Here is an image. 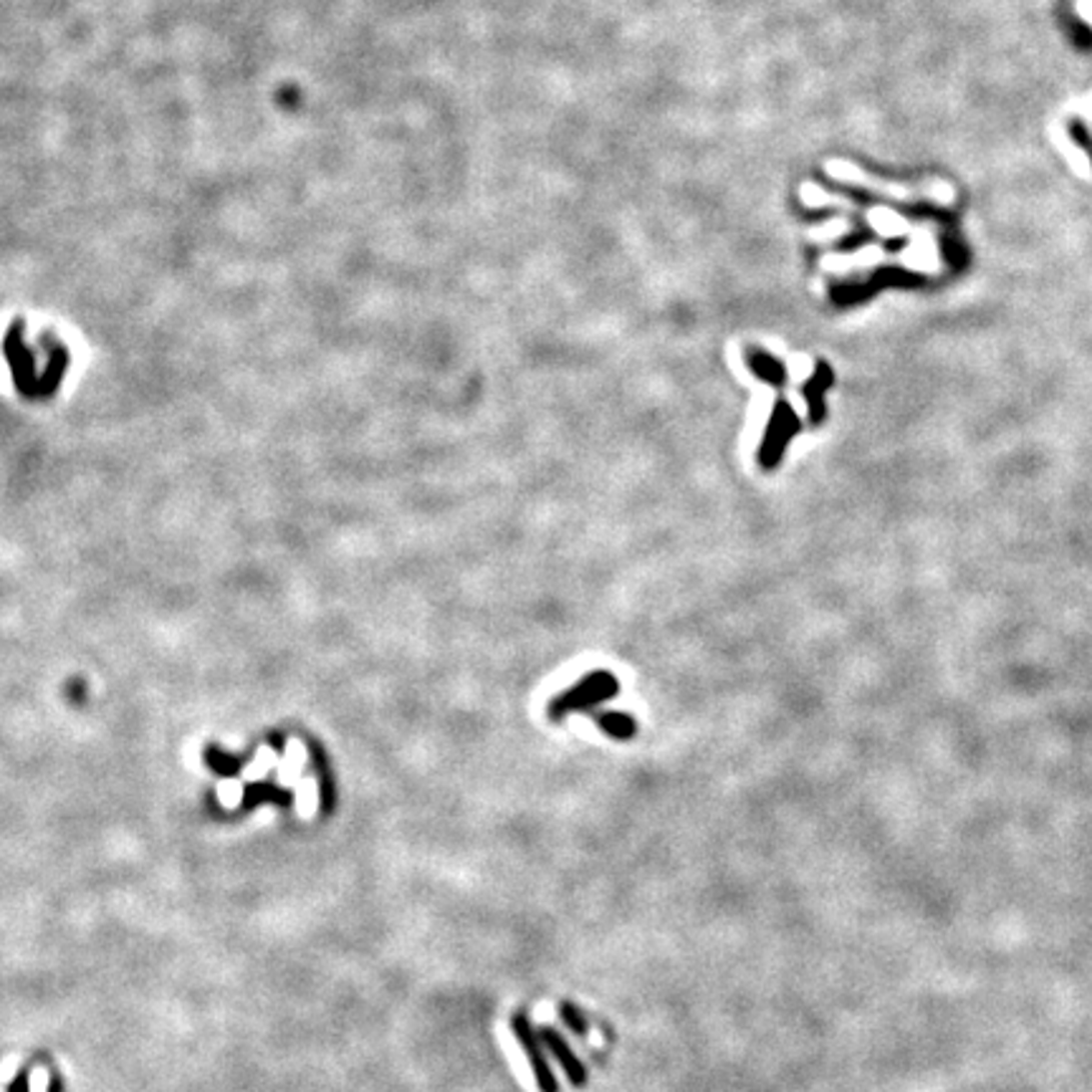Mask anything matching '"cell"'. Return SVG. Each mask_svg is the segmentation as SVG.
Instances as JSON below:
<instances>
[{
  "mask_svg": "<svg viewBox=\"0 0 1092 1092\" xmlns=\"http://www.w3.org/2000/svg\"><path fill=\"white\" fill-rule=\"evenodd\" d=\"M205 762H208V767L213 769L215 774H223V777H235V774L240 772L238 759L228 757V754H220L215 747H210L208 752H205Z\"/></svg>",
  "mask_w": 1092,
  "mask_h": 1092,
  "instance_id": "9",
  "label": "cell"
},
{
  "mask_svg": "<svg viewBox=\"0 0 1092 1092\" xmlns=\"http://www.w3.org/2000/svg\"><path fill=\"white\" fill-rule=\"evenodd\" d=\"M830 382H832V372H827V367L817 369L815 382L812 384L807 382L810 384V387H807V400H810L812 412H815V420H822V415H825V410H822V392L830 387Z\"/></svg>",
  "mask_w": 1092,
  "mask_h": 1092,
  "instance_id": "7",
  "label": "cell"
},
{
  "mask_svg": "<svg viewBox=\"0 0 1092 1092\" xmlns=\"http://www.w3.org/2000/svg\"><path fill=\"white\" fill-rule=\"evenodd\" d=\"M261 802H276L281 807H291L293 794L288 789L276 787V784H248L240 802V810H253Z\"/></svg>",
  "mask_w": 1092,
  "mask_h": 1092,
  "instance_id": "5",
  "label": "cell"
},
{
  "mask_svg": "<svg viewBox=\"0 0 1092 1092\" xmlns=\"http://www.w3.org/2000/svg\"><path fill=\"white\" fill-rule=\"evenodd\" d=\"M794 432H797V420H794L792 410H789L784 402H779L777 412H774L772 417V425H769L767 440H764V450H762L764 465L777 463L779 453H782V448L787 445V440L794 435Z\"/></svg>",
  "mask_w": 1092,
  "mask_h": 1092,
  "instance_id": "4",
  "label": "cell"
},
{
  "mask_svg": "<svg viewBox=\"0 0 1092 1092\" xmlns=\"http://www.w3.org/2000/svg\"><path fill=\"white\" fill-rule=\"evenodd\" d=\"M538 1037H541L543 1047L552 1052V1055L557 1057V1062L562 1065V1070H565L567 1080H570V1085L575 1087H585L587 1085V1070L585 1065L580 1062V1057L575 1055V1050L570 1047V1042H567L565 1037H562L560 1029L555 1027H541L538 1029Z\"/></svg>",
  "mask_w": 1092,
  "mask_h": 1092,
  "instance_id": "3",
  "label": "cell"
},
{
  "mask_svg": "<svg viewBox=\"0 0 1092 1092\" xmlns=\"http://www.w3.org/2000/svg\"><path fill=\"white\" fill-rule=\"evenodd\" d=\"M749 364H752V369L759 374V377L769 379V382L777 384V382H782V379H784L782 364H779L777 359L767 357L764 352H757V349H752V352H749Z\"/></svg>",
  "mask_w": 1092,
  "mask_h": 1092,
  "instance_id": "6",
  "label": "cell"
},
{
  "mask_svg": "<svg viewBox=\"0 0 1092 1092\" xmlns=\"http://www.w3.org/2000/svg\"><path fill=\"white\" fill-rule=\"evenodd\" d=\"M560 1017H562V1022H565L567 1027H570L572 1032L577 1034V1037H587V1032H590V1022H587L585 1012H582L580 1007H575L572 1002H562L560 1004Z\"/></svg>",
  "mask_w": 1092,
  "mask_h": 1092,
  "instance_id": "8",
  "label": "cell"
},
{
  "mask_svg": "<svg viewBox=\"0 0 1092 1092\" xmlns=\"http://www.w3.org/2000/svg\"><path fill=\"white\" fill-rule=\"evenodd\" d=\"M48 1092H64V1080L59 1077V1072H51V1082H48Z\"/></svg>",
  "mask_w": 1092,
  "mask_h": 1092,
  "instance_id": "12",
  "label": "cell"
},
{
  "mask_svg": "<svg viewBox=\"0 0 1092 1092\" xmlns=\"http://www.w3.org/2000/svg\"><path fill=\"white\" fill-rule=\"evenodd\" d=\"M511 1029L516 1034L518 1045H521L523 1055L531 1062L533 1080H536L538 1090L541 1092H560V1082H557L555 1072H552L550 1062H547V1052H543V1042L538 1037V1029H533L531 1019L523 1012H516L511 1017Z\"/></svg>",
  "mask_w": 1092,
  "mask_h": 1092,
  "instance_id": "1",
  "label": "cell"
},
{
  "mask_svg": "<svg viewBox=\"0 0 1092 1092\" xmlns=\"http://www.w3.org/2000/svg\"><path fill=\"white\" fill-rule=\"evenodd\" d=\"M615 693H618V683H615V678L608 676V673H598V676L582 681L575 691L562 696L560 701H555V706H552V716L560 719V716L567 714V711L590 709V706L600 704V701L613 699Z\"/></svg>",
  "mask_w": 1092,
  "mask_h": 1092,
  "instance_id": "2",
  "label": "cell"
},
{
  "mask_svg": "<svg viewBox=\"0 0 1092 1092\" xmlns=\"http://www.w3.org/2000/svg\"><path fill=\"white\" fill-rule=\"evenodd\" d=\"M8 1092H31V1077H28V1067H23L13 1082L8 1085Z\"/></svg>",
  "mask_w": 1092,
  "mask_h": 1092,
  "instance_id": "11",
  "label": "cell"
},
{
  "mask_svg": "<svg viewBox=\"0 0 1092 1092\" xmlns=\"http://www.w3.org/2000/svg\"><path fill=\"white\" fill-rule=\"evenodd\" d=\"M600 726H603L610 736H615V739H630V736L635 734V721L623 714L603 716V719H600Z\"/></svg>",
  "mask_w": 1092,
  "mask_h": 1092,
  "instance_id": "10",
  "label": "cell"
}]
</instances>
